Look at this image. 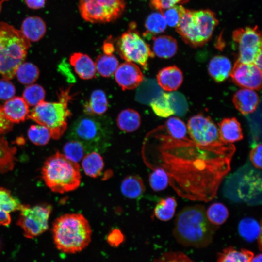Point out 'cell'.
I'll return each instance as SVG.
<instances>
[{
	"mask_svg": "<svg viewBox=\"0 0 262 262\" xmlns=\"http://www.w3.org/2000/svg\"><path fill=\"white\" fill-rule=\"evenodd\" d=\"M154 137L157 141L154 167L166 172L169 184L177 195L193 201L213 200L230 171L235 146H202L187 137L174 138L166 131Z\"/></svg>",
	"mask_w": 262,
	"mask_h": 262,
	"instance_id": "cell-1",
	"label": "cell"
},
{
	"mask_svg": "<svg viewBox=\"0 0 262 262\" xmlns=\"http://www.w3.org/2000/svg\"><path fill=\"white\" fill-rule=\"evenodd\" d=\"M218 227L209 221L204 206L196 204L185 207L178 213L173 234L185 246L202 248L212 243Z\"/></svg>",
	"mask_w": 262,
	"mask_h": 262,
	"instance_id": "cell-2",
	"label": "cell"
},
{
	"mask_svg": "<svg viewBox=\"0 0 262 262\" xmlns=\"http://www.w3.org/2000/svg\"><path fill=\"white\" fill-rule=\"evenodd\" d=\"M54 243L60 251L68 253L81 251L90 243L92 230L87 220L81 213H67L53 222Z\"/></svg>",
	"mask_w": 262,
	"mask_h": 262,
	"instance_id": "cell-3",
	"label": "cell"
},
{
	"mask_svg": "<svg viewBox=\"0 0 262 262\" xmlns=\"http://www.w3.org/2000/svg\"><path fill=\"white\" fill-rule=\"evenodd\" d=\"M226 178L223 190L227 198L249 205L261 204V170L247 163Z\"/></svg>",
	"mask_w": 262,
	"mask_h": 262,
	"instance_id": "cell-4",
	"label": "cell"
},
{
	"mask_svg": "<svg viewBox=\"0 0 262 262\" xmlns=\"http://www.w3.org/2000/svg\"><path fill=\"white\" fill-rule=\"evenodd\" d=\"M30 42L20 30L7 23L0 22V74L10 80L24 61Z\"/></svg>",
	"mask_w": 262,
	"mask_h": 262,
	"instance_id": "cell-5",
	"label": "cell"
},
{
	"mask_svg": "<svg viewBox=\"0 0 262 262\" xmlns=\"http://www.w3.org/2000/svg\"><path fill=\"white\" fill-rule=\"evenodd\" d=\"M41 174L46 185L56 193H64L74 190L81 183L79 164L58 151L45 161Z\"/></svg>",
	"mask_w": 262,
	"mask_h": 262,
	"instance_id": "cell-6",
	"label": "cell"
},
{
	"mask_svg": "<svg viewBox=\"0 0 262 262\" xmlns=\"http://www.w3.org/2000/svg\"><path fill=\"white\" fill-rule=\"evenodd\" d=\"M71 97L69 90H61L59 101L40 102L33 108L27 118L46 127L51 137L59 139L66 130L67 119L71 115L68 108Z\"/></svg>",
	"mask_w": 262,
	"mask_h": 262,
	"instance_id": "cell-7",
	"label": "cell"
},
{
	"mask_svg": "<svg viewBox=\"0 0 262 262\" xmlns=\"http://www.w3.org/2000/svg\"><path fill=\"white\" fill-rule=\"evenodd\" d=\"M218 24L215 14L209 9L191 11L186 9L176 27V32L185 43L197 48L209 41Z\"/></svg>",
	"mask_w": 262,
	"mask_h": 262,
	"instance_id": "cell-8",
	"label": "cell"
},
{
	"mask_svg": "<svg viewBox=\"0 0 262 262\" xmlns=\"http://www.w3.org/2000/svg\"><path fill=\"white\" fill-rule=\"evenodd\" d=\"M98 115L79 117L72 124L69 136L84 146L86 152L103 151L107 146L110 131L106 120Z\"/></svg>",
	"mask_w": 262,
	"mask_h": 262,
	"instance_id": "cell-9",
	"label": "cell"
},
{
	"mask_svg": "<svg viewBox=\"0 0 262 262\" xmlns=\"http://www.w3.org/2000/svg\"><path fill=\"white\" fill-rule=\"evenodd\" d=\"M133 27H131L121 35L116 42V48L120 56L126 62L139 64L146 69L148 59L155 55L149 45Z\"/></svg>",
	"mask_w": 262,
	"mask_h": 262,
	"instance_id": "cell-10",
	"label": "cell"
},
{
	"mask_svg": "<svg viewBox=\"0 0 262 262\" xmlns=\"http://www.w3.org/2000/svg\"><path fill=\"white\" fill-rule=\"evenodd\" d=\"M125 7V0H80V14L91 23H105L119 18Z\"/></svg>",
	"mask_w": 262,
	"mask_h": 262,
	"instance_id": "cell-11",
	"label": "cell"
},
{
	"mask_svg": "<svg viewBox=\"0 0 262 262\" xmlns=\"http://www.w3.org/2000/svg\"><path fill=\"white\" fill-rule=\"evenodd\" d=\"M51 210V206L49 205L31 206L21 204L17 224L22 229L26 237L33 238L48 229Z\"/></svg>",
	"mask_w": 262,
	"mask_h": 262,
	"instance_id": "cell-12",
	"label": "cell"
},
{
	"mask_svg": "<svg viewBox=\"0 0 262 262\" xmlns=\"http://www.w3.org/2000/svg\"><path fill=\"white\" fill-rule=\"evenodd\" d=\"M186 126L190 139L198 145L217 146L226 144L221 140L217 126L209 116L200 114L194 115Z\"/></svg>",
	"mask_w": 262,
	"mask_h": 262,
	"instance_id": "cell-13",
	"label": "cell"
},
{
	"mask_svg": "<svg viewBox=\"0 0 262 262\" xmlns=\"http://www.w3.org/2000/svg\"><path fill=\"white\" fill-rule=\"evenodd\" d=\"M232 38L238 48L237 60L253 63L255 57L262 51V36L258 28H238L233 32Z\"/></svg>",
	"mask_w": 262,
	"mask_h": 262,
	"instance_id": "cell-14",
	"label": "cell"
},
{
	"mask_svg": "<svg viewBox=\"0 0 262 262\" xmlns=\"http://www.w3.org/2000/svg\"><path fill=\"white\" fill-rule=\"evenodd\" d=\"M229 76L238 86L254 90L262 87V70L253 63L236 60Z\"/></svg>",
	"mask_w": 262,
	"mask_h": 262,
	"instance_id": "cell-15",
	"label": "cell"
},
{
	"mask_svg": "<svg viewBox=\"0 0 262 262\" xmlns=\"http://www.w3.org/2000/svg\"><path fill=\"white\" fill-rule=\"evenodd\" d=\"M115 80L123 90L135 89L143 80V74L137 65L126 62L118 66L115 72Z\"/></svg>",
	"mask_w": 262,
	"mask_h": 262,
	"instance_id": "cell-16",
	"label": "cell"
},
{
	"mask_svg": "<svg viewBox=\"0 0 262 262\" xmlns=\"http://www.w3.org/2000/svg\"><path fill=\"white\" fill-rule=\"evenodd\" d=\"M232 102L236 109L242 115H246L254 112L259 102V97L252 89L242 88L235 93Z\"/></svg>",
	"mask_w": 262,
	"mask_h": 262,
	"instance_id": "cell-17",
	"label": "cell"
},
{
	"mask_svg": "<svg viewBox=\"0 0 262 262\" xmlns=\"http://www.w3.org/2000/svg\"><path fill=\"white\" fill-rule=\"evenodd\" d=\"M3 112L11 123H19L27 118L29 105L22 97H15L7 100L2 106Z\"/></svg>",
	"mask_w": 262,
	"mask_h": 262,
	"instance_id": "cell-18",
	"label": "cell"
},
{
	"mask_svg": "<svg viewBox=\"0 0 262 262\" xmlns=\"http://www.w3.org/2000/svg\"><path fill=\"white\" fill-rule=\"evenodd\" d=\"M183 76L181 70L173 65L161 69L157 75V82L160 86L166 91L177 90L183 82Z\"/></svg>",
	"mask_w": 262,
	"mask_h": 262,
	"instance_id": "cell-19",
	"label": "cell"
},
{
	"mask_svg": "<svg viewBox=\"0 0 262 262\" xmlns=\"http://www.w3.org/2000/svg\"><path fill=\"white\" fill-rule=\"evenodd\" d=\"M69 62L80 78L89 80L95 77L96 71L95 63L87 54L74 53L70 56Z\"/></svg>",
	"mask_w": 262,
	"mask_h": 262,
	"instance_id": "cell-20",
	"label": "cell"
},
{
	"mask_svg": "<svg viewBox=\"0 0 262 262\" xmlns=\"http://www.w3.org/2000/svg\"><path fill=\"white\" fill-rule=\"evenodd\" d=\"M218 131L221 140L226 144L239 141L243 138L241 124L235 117L224 118L219 125Z\"/></svg>",
	"mask_w": 262,
	"mask_h": 262,
	"instance_id": "cell-21",
	"label": "cell"
},
{
	"mask_svg": "<svg viewBox=\"0 0 262 262\" xmlns=\"http://www.w3.org/2000/svg\"><path fill=\"white\" fill-rule=\"evenodd\" d=\"M20 31L30 42H37L45 34L46 25L39 16H30L23 21Z\"/></svg>",
	"mask_w": 262,
	"mask_h": 262,
	"instance_id": "cell-22",
	"label": "cell"
},
{
	"mask_svg": "<svg viewBox=\"0 0 262 262\" xmlns=\"http://www.w3.org/2000/svg\"><path fill=\"white\" fill-rule=\"evenodd\" d=\"M232 65L230 60L222 55H216L209 62L208 70L209 75L217 82L227 79L230 75Z\"/></svg>",
	"mask_w": 262,
	"mask_h": 262,
	"instance_id": "cell-23",
	"label": "cell"
},
{
	"mask_svg": "<svg viewBox=\"0 0 262 262\" xmlns=\"http://www.w3.org/2000/svg\"><path fill=\"white\" fill-rule=\"evenodd\" d=\"M152 51L160 58L168 59L174 56L178 49L177 41L169 35L152 37Z\"/></svg>",
	"mask_w": 262,
	"mask_h": 262,
	"instance_id": "cell-24",
	"label": "cell"
},
{
	"mask_svg": "<svg viewBox=\"0 0 262 262\" xmlns=\"http://www.w3.org/2000/svg\"><path fill=\"white\" fill-rule=\"evenodd\" d=\"M108 101L105 92L100 89L92 92L88 101L84 106V112L86 115H100L108 109Z\"/></svg>",
	"mask_w": 262,
	"mask_h": 262,
	"instance_id": "cell-25",
	"label": "cell"
},
{
	"mask_svg": "<svg viewBox=\"0 0 262 262\" xmlns=\"http://www.w3.org/2000/svg\"><path fill=\"white\" fill-rule=\"evenodd\" d=\"M118 128L126 132H132L137 130L141 125V116L139 113L132 109H126L120 112L117 117Z\"/></svg>",
	"mask_w": 262,
	"mask_h": 262,
	"instance_id": "cell-26",
	"label": "cell"
},
{
	"mask_svg": "<svg viewBox=\"0 0 262 262\" xmlns=\"http://www.w3.org/2000/svg\"><path fill=\"white\" fill-rule=\"evenodd\" d=\"M240 235L246 241L252 242L262 234V221L258 222L252 217H245L239 222L238 227Z\"/></svg>",
	"mask_w": 262,
	"mask_h": 262,
	"instance_id": "cell-27",
	"label": "cell"
},
{
	"mask_svg": "<svg viewBox=\"0 0 262 262\" xmlns=\"http://www.w3.org/2000/svg\"><path fill=\"white\" fill-rule=\"evenodd\" d=\"M254 253L247 249L237 250L232 246H228L218 253L217 262H250Z\"/></svg>",
	"mask_w": 262,
	"mask_h": 262,
	"instance_id": "cell-28",
	"label": "cell"
},
{
	"mask_svg": "<svg viewBox=\"0 0 262 262\" xmlns=\"http://www.w3.org/2000/svg\"><path fill=\"white\" fill-rule=\"evenodd\" d=\"M82 165L86 175L92 178H97L101 173L104 162L98 153L92 151L88 153L83 157Z\"/></svg>",
	"mask_w": 262,
	"mask_h": 262,
	"instance_id": "cell-29",
	"label": "cell"
},
{
	"mask_svg": "<svg viewBox=\"0 0 262 262\" xmlns=\"http://www.w3.org/2000/svg\"><path fill=\"white\" fill-rule=\"evenodd\" d=\"M171 98V94L163 92L151 101L150 106L157 115L165 118L175 114V111L172 106Z\"/></svg>",
	"mask_w": 262,
	"mask_h": 262,
	"instance_id": "cell-30",
	"label": "cell"
},
{
	"mask_svg": "<svg viewBox=\"0 0 262 262\" xmlns=\"http://www.w3.org/2000/svg\"><path fill=\"white\" fill-rule=\"evenodd\" d=\"M122 194L130 198H136L144 193L145 187L141 178L137 176H129L123 181L121 185Z\"/></svg>",
	"mask_w": 262,
	"mask_h": 262,
	"instance_id": "cell-31",
	"label": "cell"
},
{
	"mask_svg": "<svg viewBox=\"0 0 262 262\" xmlns=\"http://www.w3.org/2000/svg\"><path fill=\"white\" fill-rule=\"evenodd\" d=\"M16 149L10 147L4 137H0V173L12 170L15 164Z\"/></svg>",
	"mask_w": 262,
	"mask_h": 262,
	"instance_id": "cell-32",
	"label": "cell"
},
{
	"mask_svg": "<svg viewBox=\"0 0 262 262\" xmlns=\"http://www.w3.org/2000/svg\"><path fill=\"white\" fill-rule=\"evenodd\" d=\"M96 71L103 77H109L115 72L119 66L116 57L113 54H101L95 61Z\"/></svg>",
	"mask_w": 262,
	"mask_h": 262,
	"instance_id": "cell-33",
	"label": "cell"
},
{
	"mask_svg": "<svg viewBox=\"0 0 262 262\" xmlns=\"http://www.w3.org/2000/svg\"><path fill=\"white\" fill-rule=\"evenodd\" d=\"M177 205V201L173 197L161 199L154 208V215L161 221H168L173 217Z\"/></svg>",
	"mask_w": 262,
	"mask_h": 262,
	"instance_id": "cell-34",
	"label": "cell"
},
{
	"mask_svg": "<svg viewBox=\"0 0 262 262\" xmlns=\"http://www.w3.org/2000/svg\"><path fill=\"white\" fill-rule=\"evenodd\" d=\"M209 221L213 225L219 226L224 224L228 219L229 212L228 208L222 203H212L206 211Z\"/></svg>",
	"mask_w": 262,
	"mask_h": 262,
	"instance_id": "cell-35",
	"label": "cell"
},
{
	"mask_svg": "<svg viewBox=\"0 0 262 262\" xmlns=\"http://www.w3.org/2000/svg\"><path fill=\"white\" fill-rule=\"evenodd\" d=\"M39 71L38 67L30 62L21 63L16 69V75L19 82L24 84H30L38 79Z\"/></svg>",
	"mask_w": 262,
	"mask_h": 262,
	"instance_id": "cell-36",
	"label": "cell"
},
{
	"mask_svg": "<svg viewBox=\"0 0 262 262\" xmlns=\"http://www.w3.org/2000/svg\"><path fill=\"white\" fill-rule=\"evenodd\" d=\"M29 140L34 144L38 146L45 145L51 137L49 130L42 125H33L28 130Z\"/></svg>",
	"mask_w": 262,
	"mask_h": 262,
	"instance_id": "cell-37",
	"label": "cell"
},
{
	"mask_svg": "<svg viewBox=\"0 0 262 262\" xmlns=\"http://www.w3.org/2000/svg\"><path fill=\"white\" fill-rule=\"evenodd\" d=\"M45 97V91L42 86L37 84L27 86L24 89L22 98L31 106H35L44 100Z\"/></svg>",
	"mask_w": 262,
	"mask_h": 262,
	"instance_id": "cell-38",
	"label": "cell"
},
{
	"mask_svg": "<svg viewBox=\"0 0 262 262\" xmlns=\"http://www.w3.org/2000/svg\"><path fill=\"white\" fill-rule=\"evenodd\" d=\"M164 128L166 132L174 138L182 139L187 137V126L178 117H170L166 121Z\"/></svg>",
	"mask_w": 262,
	"mask_h": 262,
	"instance_id": "cell-39",
	"label": "cell"
},
{
	"mask_svg": "<svg viewBox=\"0 0 262 262\" xmlns=\"http://www.w3.org/2000/svg\"><path fill=\"white\" fill-rule=\"evenodd\" d=\"M166 25L162 14L159 11L150 14L147 17L145 22L147 33L149 34L163 33L165 30Z\"/></svg>",
	"mask_w": 262,
	"mask_h": 262,
	"instance_id": "cell-40",
	"label": "cell"
},
{
	"mask_svg": "<svg viewBox=\"0 0 262 262\" xmlns=\"http://www.w3.org/2000/svg\"><path fill=\"white\" fill-rule=\"evenodd\" d=\"M64 154L68 159L78 162L84 156L86 152L83 145L80 142L72 140L64 145Z\"/></svg>",
	"mask_w": 262,
	"mask_h": 262,
	"instance_id": "cell-41",
	"label": "cell"
},
{
	"mask_svg": "<svg viewBox=\"0 0 262 262\" xmlns=\"http://www.w3.org/2000/svg\"><path fill=\"white\" fill-rule=\"evenodd\" d=\"M149 181L150 185L154 191H160L167 187L169 183V178L163 169L155 167L149 176Z\"/></svg>",
	"mask_w": 262,
	"mask_h": 262,
	"instance_id": "cell-42",
	"label": "cell"
},
{
	"mask_svg": "<svg viewBox=\"0 0 262 262\" xmlns=\"http://www.w3.org/2000/svg\"><path fill=\"white\" fill-rule=\"evenodd\" d=\"M186 9L181 5H175L163 10L162 14L167 25L171 27H177Z\"/></svg>",
	"mask_w": 262,
	"mask_h": 262,
	"instance_id": "cell-43",
	"label": "cell"
},
{
	"mask_svg": "<svg viewBox=\"0 0 262 262\" xmlns=\"http://www.w3.org/2000/svg\"><path fill=\"white\" fill-rule=\"evenodd\" d=\"M153 262H194L181 252H169L164 253Z\"/></svg>",
	"mask_w": 262,
	"mask_h": 262,
	"instance_id": "cell-44",
	"label": "cell"
},
{
	"mask_svg": "<svg viewBox=\"0 0 262 262\" xmlns=\"http://www.w3.org/2000/svg\"><path fill=\"white\" fill-rule=\"evenodd\" d=\"M15 93V87L9 80H0V99L8 100L14 97Z\"/></svg>",
	"mask_w": 262,
	"mask_h": 262,
	"instance_id": "cell-45",
	"label": "cell"
},
{
	"mask_svg": "<svg viewBox=\"0 0 262 262\" xmlns=\"http://www.w3.org/2000/svg\"><path fill=\"white\" fill-rule=\"evenodd\" d=\"M189 0H150L151 6L159 12L170 8L177 4H182Z\"/></svg>",
	"mask_w": 262,
	"mask_h": 262,
	"instance_id": "cell-46",
	"label": "cell"
},
{
	"mask_svg": "<svg viewBox=\"0 0 262 262\" xmlns=\"http://www.w3.org/2000/svg\"><path fill=\"white\" fill-rule=\"evenodd\" d=\"M262 144H255L251 149L249 159L252 165L256 168L262 169Z\"/></svg>",
	"mask_w": 262,
	"mask_h": 262,
	"instance_id": "cell-47",
	"label": "cell"
},
{
	"mask_svg": "<svg viewBox=\"0 0 262 262\" xmlns=\"http://www.w3.org/2000/svg\"><path fill=\"white\" fill-rule=\"evenodd\" d=\"M10 211L0 196V226H8L11 221Z\"/></svg>",
	"mask_w": 262,
	"mask_h": 262,
	"instance_id": "cell-48",
	"label": "cell"
},
{
	"mask_svg": "<svg viewBox=\"0 0 262 262\" xmlns=\"http://www.w3.org/2000/svg\"><path fill=\"white\" fill-rule=\"evenodd\" d=\"M13 128V123L5 117L2 106L0 105V135L10 131Z\"/></svg>",
	"mask_w": 262,
	"mask_h": 262,
	"instance_id": "cell-49",
	"label": "cell"
},
{
	"mask_svg": "<svg viewBox=\"0 0 262 262\" xmlns=\"http://www.w3.org/2000/svg\"><path fill=\"white\" fill-rule=\"evenodd\" d=\"M108 242L113 246H117L123 240V235L118 229H114L107 237Z\"/></svg>",
	"mask_w": 262,
	"mask_h": 262,
	"instance_id": "cell-50",
	"label": "cell"
},
{
	"mask_svg": "<svg viewBox=\"0 0 262 262\" xmlns=\"http://www.w3.org/2000/svg\"><path fill=\"white\" fill-rule=\"evenodd\" d=\"M46 0H25L27 6L32 9H39L43 8Z\"/></svg>",
	"mask_w": 262,
	"mask_h": 262,
	"instance_id": "cell-51",
	"label": "cell"
},
{
	"mask_svg": "<svg viewBox=\"0 0 262 262\" xmlns=\"http://www.w3.org/2000/svg\"><path fill=\"white\" fill-rule=\"evenodd\" d=\"M103 49L104 54H113L112 53L115 50V48L111 42H107L104 43Z\"/></svg>",
	"mask_w": 262,
	"mask_h": 262,
	"instance_id": "cell-52",
	"label": "cell"
},
{
	"mask_svg": "<svg viewBox=\"0 0 262 262\" xmlns=\"http://www.w3.org/2000/svg\"><path fill=\"white\" fill-rule=\"evenodd\" d=\"M253 63L262 70V51L257 55Z\"/></svg>",
	"mask_w": 262,
	"mask_h": 262,
	"instance_id": "cell-53",
	"label": "cell"
},
{
	"mask_svg": "<svg viewBox=\"0 0 262 262\" xmlns=\"http://www.w3.org/2000/svg\"><path fill=\"white\" fill-rule=\"evenodd\" d=\"M262 254L259 253L256 255L255 257L253 256L250 262H262Z\"/></svg>",
	"mask_w": 262,
	"mask_h": 262,
	"instance_id": "cell-54",
	"label": "cell"
}]
</instances>
